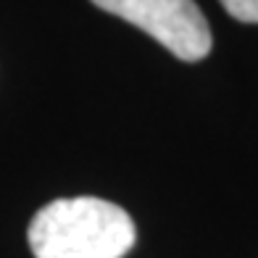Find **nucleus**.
<instances>
[{
    "instance_id": "1",
    "label": "nucleus",
    "mask_w": 258,
    "mask_h": 258,
    "mask_svg": "<svg viewBox=\"0 0 258 258\" xmlns=\"http://www.w3.org/2000/svg\"><path fill=\"white\" fill-rule=\"evenodd\" d=\"M34 258H124L137 240L129 214L100 198H61L29 224Z\"/></svg>"
},
{
    "instance_id": "2",
    "label": "nucleus",
    "mask_w": 258,
    "mask_h": 258,
    "mask_svg": "<svg viewBox=\"0 0 258 258\" xmlns=\"http://www.w3.org/2000/svg\"><path fill=\"white\" fill-rule=\"evenodd\" d=\"M92 6L135 24L182 61L211 53V27L195 0H92Z\"/></svg>"
},
{
    "instance_id": "3",
    "label": "nucleus",
    "mask_w": 258,
    "mask_h": 258,
    "mask_svg": "<svg viewBox=\"0 0 258 258\" xmlns=\"http://www.w3.org/2000/svg\"><path fill=\"white\" fill-rule=\"evenodd\" d=\"M219 3L232 19L242 24H258V0H219Z\"/></svg>"
}]
</instances>
